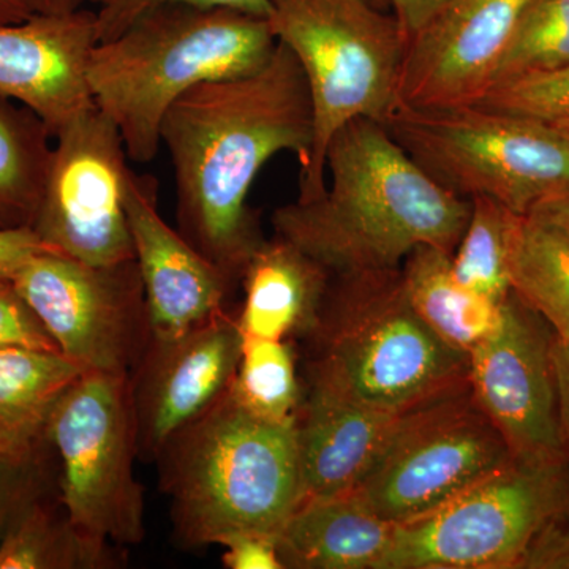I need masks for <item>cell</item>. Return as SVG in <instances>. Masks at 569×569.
<instances>
[{"mask_svg": "<svg viewBox=\"0 0 569 569\" xmlns=\"http://www.w3.org/2000/svg\"><path fill=\"white\" fill-rule=\"evenodd\" d=\"M312 144L305 71L279 40L260 69L203 82L164 114L160 146L173 167L178 230L231 282L264 241L247 203L254 179L280 152L305 168Z\"/></svg>", "mask_w": 569, "mask_h": 569, "instance_id": "obj_1", "label": "cell"}, {"mask_svg": "<svg viewBox=\"0 0 569 569\" xmlns=\"http://www.w3.org/2000/svg\"><path fill=\"white\" fill-rule=\"evenodd\" d=\"M325 168V192L280 206L271 222L329 276L392 271L421 246L455 253L470 201L438 186L385 123L348 122L329 141Z\"/></svg>", "mask_w": 569, "mask_h": 569, "instance_id": "obj_2", "label": "cell"}, {"mask_svg": "<svg viewBox=\"0 0 569 569\" xmlns=\"http://www.w3.org/2000/svg\"><path fill=\"white\" fill-rule=\"evenodd\" d=\"M277 47L268 18L219 7L163 3L92 48L93 103L121 133L129 159L149 163L164 114L203 82L252 73Z\"/></svg>", "mask_w": 569, "mask_h": 569, "instance_id": "obj_3", "label": "cell"}, {"mask_svg": "<svg viewBox=\"0 0 569 569\" xmlns=\"http://www.w3.org/2000/svg\"><path fill=\"white\" fill-rule=\"evenodd\" d=\"M295 422L258 417L230 388L168 441L156 462L182 548L241 530L279 535L301 501Z\"/></svg>", "mask_w": 569, "mask_h": 569, "instance_id": "obj_4", "label": "cell"}, {"mask_svg": "<svg viewBox=\"0 0 569 569\" xmlns=\"http://www.w3.org/2000/svg\"><path fill=\"white\" fill-rule=\"evenodd\" d=\"M310 383L402 415L468 387V355L415 312L399 269L331 277L317 323Z\"/></svg>", "mask_w": 569, "mask_h": 569, "instance_id": "obj_5", "label": "cell"}, {"mask_svg": "<svg viewBox=\"0 0 569 569\" xmlns=\"http://www.w3.org/2000/svg\"><path fill=\"white\" fill-rule=\"evenodd\" d=\"M268 21L309 86L313 144L298 198L310 200L325 192L331 138L355 119L385 123L395 111L407 37L370 0H269Z\"/></svg>", "mask_w": 569, "mask_h": 569, "instance_id": "obj_6", "label": "cell"}, {"mask_svg": "<svg viewBox=\"0 0 569 569\" xmlns=\"http://www.w3.org/2000/svg\"><path fill=\"white\" fill-rule=\"evenodd\" d=\"M388 132L438 186L463 200L485 197L526 216L569 186V138L537 119L477 104H397Z\"/></svg>", "mask_w": 569, "mask_h": 569, "instance_id": "obj_7", "label": "cell"}, {"mask_svg": "<svg viewBox=\"0 0 569 569\" xmlns=\"http://www.w3.org/2000/svg\"><path fill=\"white\" fill-rule=\"evenodd\" d=\"M569 512V459H512L425 516L396 523L378 569H512Z\"/></svg>", "mask_w": 569, "mask_h": 569, "instance_id": "obj_8", "label": "cell"}, {"mask_svg": "<svg viewBox=\"0 0 569 569\" xmlns=\"http://www.w3.org/2000/svg\"><path fill=\"white\" fill-rule=\"evenodd\" d=\"M48 440L61 466L59 500L70 522L97 545L144 539V496L129 376L82 372L54 408Z\"/></svg>", "mask_w": 569, "mask_h": 569, "instance_id": "obj_9", "label": "cell"}, {"mask_svg": "<svg viewBox=\"0 0 569 569\" xmlns=\"http://www.w3.org/2000/svg\"><path fill=\"white\" fill-rule=\"evenodd\" d=\"M512 459L468 385L407 411L353 492L396 526L441 507Z\"/></svg>", "mask_w": 569, "mask_h": 569, "instance_id": "obj_10", "label": "cell"}, {"mask_svg": "<svg viewBox=\"0 0 569 569\" xmlns=\"http://www.w3.org/2000/svg\"><path fill=\"white\" fill-rule=\"evenodd\" d=\"M59 351L84 370L130 376L152 340L137 261L89 264L50 250L14 274Z\"/></svg>", "mask_w": 569, "mask_h": 569, "instance_id": "obj_11", "label": "cell"}, {"mask_svg": "<svg viewBox=\"0 0 569 569\" xmlns=\"http://www.w3.org/2000/svg\"><path fill=\"white\" fill-rule=\"evenodd\" d=\"M118 127L93 104L63 126L33 231L89 264L133 260L126 193L132 170Z\"/></svg>", "mask_w": 569, "mask_h": 569, "instance_id": "obj_12", "label": "cell"}, {"mask_svg": "<svg viewBox=\"0 0 569 569\" xmlns=\"http://www.w3.org/2000/svg\"><path fill=\"white\" fill-rule=\"evenodd\" d=\"M553 340L548 323L511 291L496 329L468 355L471 395L516 459H569Z\"/></svg>", "mask_w": 569, "mask_h": 569, "instance_id": "obj_13", "label": "cell"}, {"mask_svg": "<svg viewBox=\"0 0 569 569\" xmlns=\"http://www.w3.org/2000/svg\"><path fill=\"white\" fill-rule=\"evenodd\" d=\"M241 346L238 318L227 309L174 339L151 340L129 376L142 462H156L176 433L227 395Z\"/></svg>", "mask_w": 569, "mask_h": 569, "instance_id": "obj_14", "label": "cell"}, {"mask_svg": "<svg viewBox=\"0 0 569 569\" xmlns=\"http://www.w3.org/2000/svg\"><path fill=\"white\" fill-rule=\"evenodd\" d=\"M529 2L445 0L408 40L397 88L399 103L448 108L478 102L496 81Z\"/></svg>", "mask_w": 569, "mask_h": 569, "instance_id": "obj_15", "label": "cell"}, {"mask_svg": "<svg viewBox=\"0 0 569 569\" xmlns=\"http://www.w3.org/2000/svg\"><path fill=\"white\" fill-rule=\"evenodd\" d=\"M126 211L152 339H174L222 312L234 283L181 231L164 222L152 176L132 171Z\"/></svg>", "mask_w": 569, "mask_h": 569, "instance_id": "obj_16", "label": "cell"}, {"mask_svg": "<svg viewBox=\"0 0 569 569\" xmlns=\"http://www.w3.org/2000/svg\"><path fill=\"white\" fill-rule=\"evenodd\" d=\"M96 44L93 10L0 24V93L36 111L56 137L96 104L88 82Z\"/></svg>", "mask_w": 569, "mask_h": 569, "instance_id": "obj_17", "label": "cell"}, {"mask_svg": "<svg viewBox=\"0 0 569 569\" xmlns=\"http://www.w3.org/2000/svg\"><path fill=\"white\" fill-rule=\"evenodd\" d=\"M403 415L366 407L310 383L295 422L301 501L353 492Z\"/></svg>", "mask_w": 569, "mask_h": 569, "instance_id": "obj_18", "label": "cell"}, {"mask_svg": "<svg viewBox=\"0 0 569 569\" xmlns=\"http://www.w3.org/2000/svg\"><path fill=\"white\" fill-rule=\"evenodd\" d=\"M395 523L355 492L301 501L277 535L284 569H378Z\"/></svg>", "mask_w": 569, "mask_h": 569, "instance_id": "obj_19", "label": "cell"}, {"mask_svg": "<svg viewBox=\"0 0 569 569\" xmlns=\"http://www.w3.org/2000/svg\"><path fill=\"white\" fill-rule=\"evenodd\" d=\"M329 279L320 264L279 236L263 241L241 279L246 296L238 325L242 336L269 340L309 336Z\"/></svg>", "mask_w": 569, "mask_h": 569, "instance_id": "obj_20", "label": "cell"}, {"mask_svg": "<svg viewBox=\"0 0 569 569\" xmlns=\"http://www.w3.org/2000/svg\"><path fill=\"white\" fill-rule=\"evenodd\" d=\"M82 372L61 351L0 348V458L24 462L48 452L54 408Z\"/></svg>", "mask_w": 569, "mask_h": 569, "instance_id": "obj_21", "label": "cell"}, {"mask_svg": "<svg viewBox=\"0 0 569 569\" xmlns=\"http://www.w3.org/2000/svg\"><path fill=\"white\" fill-rule=\"evenodd\" d=\"M451 257L421 246L403 261V288L415 312L449 347L470 355L496 329L501 305L467 290L456 280Z\"/></svg>", "mask_w": 569, "mask_h": 569, "instance_id": "obj_22", "label": "cell"}, {"mask_svg": "<svg viewBox=\"0 0 569 569\" xmlns=\"http://www.w3.org/2000/svg\"><path fill=\"white\" fill-rule=\"evenodd\" d=\"M54 134L47 122L0 93V230H33L48 176Z\"/></svg>", "mask_w": 569, "mask_h": 569, "instance_id": "obj_23", "label": "cell"}, {"mask_svg": "<svg viewBox=\"0 0 569 569\" xmlns=\"http://www.w3.org/2000/svg\"><path fill=\"white\" fill-rule=\"evenodd\" d=\"M512 293L569 342V241L556 228L512 213L508 241Z\"/></svg>", "mask_w": 569, "mask_h": 569, "instance_id": "obj_24", "label": "cell"}, {"mask_svg": "<svg viewBox=\"0 0 569 569\" xmlns=\"http://www.w3.org/2000/svg\"><path fill=\"white\" fill-rule=\"evenodd\" d=\"M114 563L111 545L86 538L50 490L29 501L0 538V569H107Z\"/></svg>", "mask_w": 569, "mask_h": 569, "instance_id": "obj_25", "label": "cell"}, {"mask_svg": "<svg viewBox=\"0 0 569 569\" xmlns=\"http://www.w3.org/2000/svg\"><path fill=\"white\" fill-rule=\"evenodd\" d=\"M470 203V219L451 257L452 274L467 290L501 305L512 291L508 272L512 212L490 198H473Z\"/></svg>", "mask_w": 569, "mask_h": 569, "instance_id": "obj_26", "label": "cell"}, {"mask_svg": "<svg viewBox=\"0 0 569 569\" xmlns=\"http://www.w3.org/2000/svg\"><path fill=\"white\" fill-rule=\"evenodd\" d=\"M231 392L241 406L258 417L295 421L301 399L290 343L242 336Z\"/></svg>", "mask_w": 569, "mask_h": 569, "instance_id": "obj_27", "label": "cell"}, {"mask_svg": "<svg viewBox=\"0 0 569 569\" xmlns=\"http://www.w3.org/2000/svg\"><path fill=\"white\" fill-rule=\"evenodd\" d=\"M569 67V0H530L516 26L496 81Z\"/></svg>", "mask_w": 569, "mask_h": 569, "instance_id": "obj_28", "label": "cell"}, {"mask_svg": "<svg viewBox=\"0 0 569 569\" xmlns=\"http://www.w3.org/2000/svg\"><path fill=\"white\" fill-rule=\"evenodd\" d=\"M473 104L546 123L567 122L569 67L498 81Z\"/></svg>", "mask_w": 569, "mask_h": 569, "instance_id": "obj_29", "label": "cell"}, {"mask_svg": "<svg viewBox=\"0 0 569 569\" xmlns=\"http://www.w3.org/2000/svg\"><path fill=\"white\" fill-rule=\"evenodd\" d=\"M96 3L97 43L114 39L137 21L144 11L163 3L219 7L244 11L254 17L268 18L269 0H92Z\"/></svg>", "mask_w": 569, "mask_h": 569, "instance_id": "obj_30", "label": "cell"}, {"mask_svg": "<svg viewBox=\"0 0 569 569\" xmlns=\"http://www.w3.org/2000/svg\"><path fill=\"white\" fill-rule=\"evenodd\" d=\"M59 351L48 329L26 302L13 280L0 279V348Z\"/></svg>", "mask_w": 569, "mask_h": 569, "instance_id": "obj_31", "label": "cell"}, {"mask_svg": "<svg viewBox=\"0 0 569 569\" xmlns=\"http://www.w3.org/2000/svg\"><path fill=\"white\" fill-rule=\"evenodd\" d=\"M47 490L48 452L24 462L0 458V538L14 516Z\"/></svg>", "mask_w": 569, "mask_h": 569, "instance_id": "obj_32", "label": "cell"}, {"mask_svg": "<svg viewBox=\"0 0 569 569\" xmlns=\"http://www.w3.org/2000/svg\"><path fill=\"white\" fill-rule=\"evenodd\" d=\"M223 548L222 563L228 569H284L280 560L277 535L241 530L217 542Z\"/></svg>", "mask_w": 569, "mask_h": 569, "instance_id": "obj_33", "label": "cell"}, {"mask_svg": "<svg viewBox=\"0 0 569 569\" xmlns=\"http://www.w3.org/2000/svg\"><path fill=\"white\" fill-rule=\"evenodd\" d=\"M50 250L33 230H0V279H13L31 258Z\"/></svg>", "mask_w": 569, "mask_h": 569, "instance_id": "obj_34", "label": "cell"}, {"mask_svg": "<svg viewBox=\"0 0 569 569\" xmlns=\"http://www.w3.org/2000/svg\"><path fill=\"white\" fill-rule=\"evenodd\" d=\"M387 2L406 33L408 43V40L421 31L422 26L443 6L445 0H387Z\"/></svg>", "mask_w": 569, "mask_h": 569, "instance_id": "obj_35", "label": "cell"}, {"mask_svg": "<svg viewBox=\"0 0 569 569\" xmlns=\"http://www.w3.org/2000/svg\"><path fill=\"white\" fill-rule=\"evenodd\" d=\"M529 216L556 228L569 241V186L539 201Z\"/></svg>", "mask_w": 569, "mask_h": 569, "instance_id": "obj_36", "label": "cell"}, {"mask_svg": "<svg viewBox=\"0 0 569 569\" xmlns=\"http://www.w3.org/2000/svg\"><path fill=\"white\" fill-rule=\"evenodd\" d=\"M553 370H556L557 395H559L560 419L569 448V342L553 340Z\"/></svg>", "mask_w": 569, "mask_h": 569, "instance_id": "obj_37", "label": "cell"}, {"mask_svg": "<svg viewBox=\"0 0 569 569\" xmlns=\"http://www.w3.org/2000/svg\"><path fill=\"white\" fill-rule=\"evenodd\" d=\"M32 14H67L86 9L92 0H21Z\"/></svg>", "mask_w": 569, "mask_h": 569, "instance_id": "obj_38", "label": "cell"}, {"mask_svg": "<svg viewBox=\"0 0 569 569\" xmlns=\"http://www.w3.org/2000/svg\"><path fill=\"white\" fill-rule=\"evenodd\" d=\"M31 14L21 0H0V24L24 21Z\"/></svg>", "mask_w": 569, "mask_h": 569, "instance_id": "obj_39", "label": "cell"}, {"mask_svg": "<svg viewBox=\"0 0 569 569\" xmlns=\"http://www.w3.org/2000/svg\"><path fill=\"white\" fill-rule=\"evenodd\" d=\"M550 126L557 127V129L561 130L569 138V121L567 122H557L550 123Z\"/></svg>", "mask_w": 569, "mask_h": 569, "instance_id": "obj_40", "label": "cell"}, {"mask_svg": "<svg viewBox=\"0 0 569 569\" xmlns=\"http://www.w3.org/2000/svg\"><path fill=\"white\" fill-rule=\"evenodd\" d=\"M370 2H372L373 6L380 7V9H387L388 7L387 0H370Z\"/></svg>", "mask_w": 569, "mask_h": 569, "instance_id": "obj_41", "label": "cell"}]
</instances>
